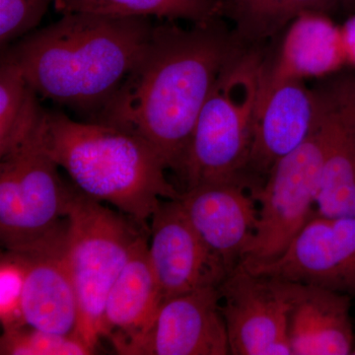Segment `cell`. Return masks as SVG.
<instances>
[{"instance_id": "6da1fadb", "label": "cell", "mask_w": 355, "mask_h": 355, "mask_svg": "<svg viewBox=\"0 0 355 355\" xmlns=\"http://www.w3.org/2000/svg\"><path fill=\"white\" fill-rule=\"evenodd\" d=\"M221 18L190 29L176 21L154 26L139 62L95 116L94 121L142 137L180 177L214 84L224 67L249 48Z\"/></svg>"}, {"instance_id": "7a4b0ae2", "label": "cell", "mask_w": 355, "mask_h": 355, "mask_svg": "<svg viewBox=\"0 0 355 355\" xmlns=\"http://www.w3.org/2000/svg\"><path fill=\"white\" fill-rule=\"evenodd\" d=\"M62 15L4 53L39 96L97 114L139 62L155 25L148 17Z\"/></svg>"}, {"instance_id": "3957f363", "label": "cell", "mask_w": 355, "mask_h": 355, "mask_svg": "<svg viewBox=\"0 0 355 355\" xmlns=\"http://www.w3.org/2000/svg\"><path fill=\"white\" fill-rule=\"evenodd\" d=\"M36 140L77 190L146 227L162 200L181 198L155 149L125 128L46 112Z\"/></svg>"}, {"instance_id": "277c9868", "label": "cell", "mask_w": 355, "mask_h": 355, "mask_svg": "<svg viewBox=\"0 0 355 355\" xmlns=\"http://www.w3.org/2000/svg\"><path fill=\"white\" fill-rule=\"evenodd\" d=\"M316 92V114L307 137L273 166L256 193L258 224L240 265L277 259L314 214L324 163L343 108L342 98L333 88L320 86Z\"/></svg>"}, {"instance_id": "5b68a950", "label": "cell", "mask_w": 355, "mask_h": 355, "mask_svg": "<svg viewBox=\"0 0 355 355\" xmlns=\"http://www.w3.org/2000/svg\"><path fill=\"white\" fill-rule=\"evenodd\" d=\"M265 53L250 46L222 70L191 137L181 174L186 190L247 178Z\"/></svg>"}, {"instance_id": "8992f818", "label": "cell", "mask_w": 355, "mask_h": 355, "mask_svg": "<svg viewBox=\"0 0 355 355\" xmlns=\"http://www.w3.org/2000/svg\"><path fill=\"white\" fill-rule=\"evenodd\" d=\"M65 257L76 288L77 336L95 350L110 289L150 229L72 188L67 207Z\"/></svg>"}, {"instance_id": "52a82bcc", "label": "cell", "mask_w": 355, "mask_h": 355, "mask_svg": "<svg viewBox=\"0 0 355 355\" xmlns=\"http://www.w3.org/2000/svg\"><path fill=\"white\" fill-rule=\"evenodd\" d=\"M36 137L0 162V239L7 251H31L67 228L72 188Z\"/></svg>"}, {"instance_id": "ba28073f", "label": "cell", "mask_w": 355, "mask_h": 355, "mask_svg": "<svg viewBox=\"0 0 355 355\" xmlns=\"http://www.w3.org/2000/svg\"><path fill=\"white\" fill-rule=\"evenodd\" d=\"M219 291L230 354L292 355L286 282L254 275L239 265Z\"/></svg>"}, {"instance_id": "9c48e42d", "label": "cell", "mask_w": 355, "mask_h": 355, "mask_svg": "<svg viewBox=\"0 0 355 355\" xmlns=\"http://www.w3.org/2000/svg\"><path fill=\"white\" fill-rule=\"evenodd\" d=\"M243 266L254 275L352 295L355 217L314 212L279 257L268 263Z\"/></svg>"}, {"instance_id": "30bf717a", "label": "cell", "mask_w": 355, "mask_h": 355, "mask_svg": "<svg viewBox=\"0 0 355 355\" xmlns=\"http://www.w3.org/2000/svg\"><path fill=\"white\" fill-rule=\"evenodd\" d=\"M220 302L214 286L166 298L150 326L120 354H230Z\"/></svg>"}, {"instance_id": "8fae6325", "label": "cell", "mask_w": 355, "mask_h": 355, "mask_svg": "<svg viewBox=\"0 0 355 355\" xmlns=\"http://www.w3.org/2000/svg\"><path fill=\"white\" fill-rule=\"evenodd\" d=\"M148 257L164 298L219 287L230 272L189 221L179 200H164L151 217Z\"/></svg>"}, {"instance_id": "7c38bea8", "label": "cell", "mask_w": 355, "mask_h": 355, "mask_svg": "<svg viewBox=\"0 0 355 355\" xmlns=\"http://www.w3.org/2000/svg\"><path fill=\"white\" fill-rule=\"evenodd\" d=\"M246 178L198 184L180 198L193 227L232 272L244 260L256 232L259 205Z\"/></svg>"}, {"instance_id": "4fadbf2b", "label": "cell", "mask_w": 355, "mask_h": 355, "mask_svg": "<svg viewBox=\"0 0 355 355\" xmlns=\"http://www.w3.org/2000/svg\"><path fill=\"white\" fill-rule=\"evenodd\" d=\"M316 106V90L304 80L261 77L246 176L266 178L280 159L297 148L310 132Z\"/></svg>"}, {"instance_id": "5bb4252c", "label": "cell", "mask_w": 355, "mask_h": 355, "mask_svg": "<svg viewBox=\"0 0 355 355\" xmlns=\"http://www.w3.org/2000/svg\"><path fill=\"white\" fill-rule=\"evenodd\" d=\"M62 234L43 246L16 252L25 263L22 313L32 328L64 336H77L79 310L76 288L65 257Z\"/></svg>"}, {"instance_id": "9a60e30c", "label": "cell", "mask_w": 355, "mask_h": 355, "mask_svg": "<svg viewBox=\"0 0 355 355\" xmlns=\"http://www.w3.org/2000/svg\"><path fill=\"white\" fill-rule=\"evenodd\" d=\"M277 50L265 55L263 81L323 79L347 67L340 26L323 12H305L279 35Z\"/></svg>"}, {"instance_id": "2e32d148", "label": "cell", "mask_w": 355, "mask_h": 355, "mask_svg": "<svg viewBox=\"0 0 355 355\" xmlns=\"http://www.w3.org/2000/svg\"><path fill=\"white\" fill-rule=\"evenodd\" d=\"M286 282L291 300L288 338L292 355L354 354L350 295Z\"/></svg>"}, {"instance_id": "e0dca14e", "label": "cell", "mask_w": 355, "mask_h": 355, "mask_svg": "<svg viewBox=\"0 0 355 355\" xmlns=\"http://www.w3.org/2000/svg\"><path fill=\"white\" fill-rule=\"evenodd\" d=\"M165 300L148 257V238L142 236L110 289L101 319L100 338L116 354L153 323Z\"/></svg>"}, {"instance_id": "ac0fdd59", "label": "cell", "mask_w": 355, "mask_h": 355, "mask_svg": "<svg viewBox=\"0 0 355 355\" xmlns=\"http://www.w3.org/2000/svg\"><path fill=\"white\" fill-rule=\"evenodd\" d=\"M318 214L355 217V71L342 120L331 141L318 193Z\"/></svg>"}, {"instance_id": "d6986e66", "label": "cell", "mask_w": 355, "mask_h": 355, "mask_svg": "<svg viewBox=\"0 0 355 355\" xmlns=\"http://www.w3.org/2000/svg\"><path fill=\"white\" fill-rule=\"evenodd\" d=\"M22 70L6 53L0 65V159L18 153L41 130L46 111Z\"/></svg>"}, {"instance_id": "ffe728a7", "label": "cell", "mask_w": 355, "mask_h": 355, "mask_svg": "<svg viewBox=\"0 0 355 355\" xmlns=\"http://www.w3.org/2000/svg\"><path fill=\"white\" fill-rule=\"evenodd\" d=\"M222 16L232 21L233 32L249 46H263L279 37L305 12L330 14L338 0H220Z\"/></svg>"}, {"instance_id": "44dd1931", "label": "cell", "mask_w": 355, "mask_h": 355, "mask_svg": "<svg viewBox=\"0 0 355 355\" xmlns=\"http://www.w3.org/2000/svg\"><path fill=\"white\" fill-rule=\"evenodd\" d=\"M58 12L205 22L222 16L220 0H55Z\"/></svg>"}, {"instance_id": "7402d4cb", "label": "cell", "mask_w": 355, "mask_h": 355, "mask_svg": "<svg viewBox=\"0 0 355 355\" xmlns=\"http://www.w3.org/2000/svg\"><path fill=\"white\" fill-rule=\"evenodd\" d=\"M95 350L78 336L50 333L24 324L4 330L0 338L1 355H88Z\"/></svg>"}, {"instance_id": "603a6c76", "label": "cell", "mask_w": 355, "mask_h": 355, "mask_svg": "<svg viewBox=\"0 0 355 355\" xmlns=\"http://www.w3.org/2000/svg\"><path fill=\"white\" fill-rule=\"evenodd\" d=\"M25 263L16 252L2 254L0 263V322L2 329L24 326L22 297L24 291Z\"/></svg>"}, {"instance_id": "cb8c5ba5", "label": "cell", "mask_w": 355, "mask_h": 355, "mask_svg": "<svg viewBox=\"0 0 355 355\" xmlns=\"http://www.w3.org/2000/svg\"><path fill=\"white\" fill-rule=\"evenodd\" d=\"M55 0H0V43L18 41L37 29Z\"/></svg>"}, {"instance_id": "d4e9b609", "label": "cell", "mask_w": 355, "mask_h": 355, "mask_svg": "<svg viewBox=\"0 0 355 355\" xmlns=\"http://www.w3.org/2000/svg\"><path fill=\"white\" fill-rule=\"evenodd\" d=\"M347 65L355 67V14L340 26Z\"/></svg>"}, {"instance_id": "484cf974", "label": "cell", "mask_w": 355, "mask_h": 355, "mask_svg": "<svg viewBox=\"0 0 355 355\" xmlns=\"http://www.w3.org/2000/svg\"><path fill=\"white\" fill-rule=\"evenodd\" d=\"M338 3L347 10H355V0H338Z\"/></svg>"}, {"instance_id": "4316f807", "label": "cell", "mask_w": 355, "mask_h": 355, "mask_svg": "<svg viewBox=\"0 0 355 355\" xmlns=\"http://www.w3.org/2000/svg\"><path fill=\"white\" fill-rule=\"evenodd\" d=\"M354 354H355V350H354Z\"/></svg>"}]
</instances>
